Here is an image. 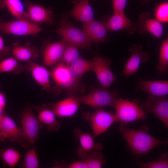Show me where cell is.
<instances>
[{
    "mask_svg": "<svg viewBox=\"0 0 168 168\" xmlns=\"http://www.w3.org/2000/svg\"><path fill=\"white\" fill-rule=\"evenodd\" d=\"M92 61L86 60L80 56L68 65V68L72 75L76 79L81 80L85 74L92 71Z\"/></svg>",
    "mask_w": 168,
    "mask_h": 168,
    "instance_id": "484cf974",
    "label": "cell"
},
{
    "mask_svg": "<svg viewBox=\"0 0 168 168\" xmlns=\"http://www.w3.org/2000/svg\"><path fill=\"white\" fill-rule=\"evenodd\" d=\"M68 168H87L84 160L74 161L67 166Z\"/></svg>",
    "mask_w": 168,
    "mask_h": 168,
    "instance_id": "8d00e7d4",
    "label": "cell"
},
{
    "mask_svg": "<svg viewBox=\"0 0 168 168\" xmlns=\"http://www.w3.org/2000/svg\"><path fill=\"white\" fill-rule=\"evenodd\" d=\"M20 167L25 168H38L39 167L38 156L35 149L32 147L24 155V160Z\"/></svg>",
    "mask_w": 168,
    "mask_h": 168,
    "instance_id": "1f68e13d",
    "label": "cell"
},
{
    "mask_svg": "<svg viewBox=\"0 0 168 168\" xmlns=\"http://www.w3.org/2000/svg\"><path fill=\"white\" fill-rule=\"evenodd\" d=\"M84 160L86 164L87 168H100L106 163L103 154L97 151L88 154Z\"/></svg>",
    "mask_w": 168,
    "mask_h": 168,
    "instance_id": "4dcf8cb0",
    "label": "cell"
},
{
    "mask_svg": "<svg viewBox=\"0 0 168 168\" xmlns=\"http://www.w3.org/2000/svg\"><path fill=\"white\" fill-rule=\"evenodd\" d=\"M78 0H72V2L74 3H76V2H77V1ZM92 0V1H95V0Z\"/></svg>",
    "mask_w": 168,
    "mask_h": 168,
    "instance_id": "b9f144b4",
    "label": "cell"
},
{
    "mask_svg": "<svg viewBox=\"0 0 168 168\" xmlns=\"http://www.w3.org/2000/svg\"><path fill=\"white\" fill-rule=\"evenodd\" d=\"M6 104V99L4 94L0 92V107L4 109Z\"/></svg>",
    "mask_w": 168,
    "mask_h": 168,
    "instance_id": "74e56055",
    "label": "cell"
},
{
    "mask_svg": "<svg viewBox=\"0 0 168 168\" xmlns=\"http://www.w3.org/2000/svg\"><path fill=\"white\" fill-rule=\"evenodd\" d=\"M11 51L13 57L17 60L25 62L30 60H35L39 57L38 48L31 45L29 42L24 45L18 42L14 43Z\"/></svg>",
    "mask_w": 168,
    "mask_h": 168,
    "instance_id": "44dd1931",
    "label": "cell"
},
{
    "mask_svg": "<svg viewBox=\"0 0 168 168\" xmlns=\"http://www.w3.org/2000/svg\"><path fill=\"white\" fill-rule=\"evenodd\" d=\"M2 115L0 116V124L1 122Z\"/></svg>",
    "mask_w": 168,
    "mask_h": 168,
    "instance_id": "7bdbcfd3",
    "label": "cell"
},
{
    "mask_svg": "<svg viewBox=\"0 0 168 168\" xmlns=\"http://www.w3.org/2000/svg\"><path fill=\"white\" fill-rule=\"evenodd\" d=\"M24 5L26 8L29 21L39 26L44 24L51 25L55 24L53 7L46 8L30 1L25 3Z\"/></svg>",
    "mask_w": 168,
    "mask_h": 168,
    "instance_id": "8fae6325",
    "label": "cell"
},
{
    "mask_svg": "<svg viewBox=\"0 0 168 168\" xmlns=\"http://www.w3.org/2000/svg\"><path fill=\"white\" fill-rule=\"evenodd\" d=\"M105 21L108 31L125 30L129 35L136 31V24L131 21L124 12H114L106 21Z\"/></svg>",
    "mask_w": 168,
    "mask_h": 168,
    "instance_id": "d6986e66",
    "label": "cell"
},
{
    "mask_svg": "<svg viewBox=\"0 0 168 168\" xmlns=\"http://www.w3.org/2000/svg\"><path fill=\"white\" fill-rule=\"evenodd\" d=\"M44 30L27 20L16 19L4 21L0 16V32L2 34L19 36L35 35Z\"/></svg>",
    "mask_w": 168,
    "mask_h": 168,
    "instance_id": "8992f818",
    "label": "cell"
},
{
    "mask_svg": "<svg viewBox=\"0 0 168 168\" xmlns=\"http://www.w3.org/2000/svg\"><path fill=\"white\" fill-rule=\"evenodd\" d=\"M131 55L126 63L121 75L127 78L136 74L142 63L147 61L149 54L143 50V46L139 44H132L129 48Z\"/></svg>",
    "mask_w": 168,
    "mask_h": 168,
    "instance_id": "4fadbf2b",
    "label": "cell"
},
{
    "mask_svg": "<svg viewBox=\"0 0 168 168\" xmlns=\"http://www.w3.org/2000/svg\"><path fill=\"white\" fill-rule=\"evenodd\" d=\"M25 68L30 72L33 79L47 91L51 90L49 71L44 67L30 60L26 62Z\"/></svg>",
    "mask_w": 168,
    "mask_h": 168,
    "instance_id": "ffe728a7",
    "label": "cell"
},
{
    "mask_svg": "<svg viewBox=\"0 0 168 168\" xmlns=\"http://www.w3.org/2000/svg\"><path fill=\"white\" fill-rule=\"evenodd\" d=\"M73 133L75 138L78 139L80 146L76 150L78 156L84 160L87 155L94 151H100L103 148L101 144L96 142L93 137L90 134L84 132L77 128H75Z\"/></svg>",
    "mask_w": 168,
    "mask_h": 168,
    "instance_id": "9a60e30c",
    "label": "cell"
},
{
    "mask_svg": "<svg viewBox=\"0 0 168 168\" xmlns=\"http://www.w3.org/2000/svg\"><path fill=\"white\" fill-rule=\"evenodd\" d=\"M138 90L149 95L164 96L168 94L167 81L140 80L138 83Z\"/></svg>",
    "mask_w": 168,
    "mask_h": 168,
    "instance_id": "7402d4cb",
    "label": "cell"
},
{
    "mask_svg": "<svg viewBox=\"0 0 168 168\" xmlns=\"http://www.w3.org/2000/svg\"><path fill=\"white\" fill-rule=\"evenodd\" d=\"M118 96L117 91L108 90L102 87L96 88L87 95L76 96L80 103L98 109L106 106L114 108Z\"/></svg>",
    "mask_w": 168,
    "mask_h": 168,
    "instance_id": "5b68a950",
    "label": "cell"
},
{
    "mask_svg": "<svg viewBox=\"0 0 168 168\" xmlns=\"http://www.w3.org/2000/svg\"><path fill=\"white\" fill-rule=\"evenodd\" d=\"M20 158L19 152L13 148H9L5 150H0V161L9 167L15 166Z\"/></svg>",
    "mask_w": 168,
    "mask_h": 168,
    "instance_id": "83f0119b",
    "label": "cell"
},
{
    "mask_svg": "<svg viewBox=\"0 0 168 168\" xmlns=\"http://www.w3.org/2000/svg\"><path fill=\"white\" fill-rule=\"evenodd\" d=\"M67 13L83 23L94 19V12L89 0H78L73 8Z\"/></svg>",
    "mask_w": 168,
    "mask_h": 168,
    "instance_id": "603a6c76",
    "label": "cell"
},
{
    "mask_svg": "<svg viewBox=\"0 0 168 168\" xmlns=\"http://www.w3.org/2000/svg\"><path fill=\"white\" fill-rule=\"evenodd\" d=\"M92 63V71L95 73L100 84L105 88L109 87L117 80L110 69L111 61L97 54L94 58Z\"/></svg>",
    "mask_w": 168,
    "mask_h": 168,
    "instance_id": "30bf717a",
    "label": "cell"
},
{
    "mask_svg": "<svg viewBox=\"0 0 168 168\" xmlns=\"http://www.w3.org/2000/svg\"><path fill=\"white\" fill-rule=\"evenodd\" d=\"M127 0H112V5L114 12H124Z\"/></svg>",
    "mask_w": 168,
    "mask_h": 168,
    "instance_id": "e575fe53",
    "label": "cell"
},
{
    "mask_svg": "<svg viewBox=\"0 0 168 168\" xmlns=\"http://www.w3.org/2000/svg\"><path fill=\"white\" fill-rule=\"evenodd\" d=\"M119 129L129 150L136 156L147 154L156 147L161 144L166 145L168 143V140H159L144 129L135 130L122 126Z\"/></svg>",
    "mask_w": 168,
    "mask_h": 168,
    "instance_id": "6da1fadb",
    "label": "cell"
},
{
    "mask_svg": "<svg viewBox=\"0 0 168 168\" xmlns=\"http://www.w3.org/2000/svg\"><path fill=\"white\" fill-rule=\"evenodd\" d=\"M38 110L37 118L39 120L46 125L50 132L58 131L60 127V123L56 119L55 114L50 109L43 106Z\"/></svg>",
    "mask_w": 168,
    "mask_h": 168,
    "instance_id": "cb8c5ba5",
    "label": "cell"
},
{
    "mask_svg": "<svg viewBox=\"0 0 168 168\" xmlns=\"http://www.w3.org/2000/svg\"><path fill=\"white\" fill-rule=\"evenodd\" d=\"M18 60L14 57L2 59L0 61V72L19 73L24 68L19 64Z\"/></svg>",
    "mask_w": 168,
    "mask_h": 168,
    "instance_id": "f1b7e54d",
    "label": "cell"
},
{
    "mask_svg": "<svg viewBox=\"0 0 168 168\" xmlns=\"http://www.w3.org/2000/svg\"><path fill=\"white\" fill-rule=\"evenodd\" d=\"M156 19L161 23L168 22V2H162L158 5L154 11Z\"/></svg>",
    "mask_w": 168,
    "mask_h": 168,
    "instance_id": "836d02e7",
    "label": "cell"
},
{
    "mask_svg": "<svg viewBox=\"0 0 168 168\" xmlns=\"http://www.w3.org/2000/svg\"><path fill=\"white\" fill-rule=\"evenodd\" d=\"M0 135L6 139H8L12 142L18 143L23 147L30 146L25 138L21 128H19L14 120L6 114L2 116Z\"/></svg>",
    "mask_w": 168,
    "mask_h": 168,
    "instance_id": "7c38bea8",
    "label": "cell"
},
{
    "mask_svg": "<svg viewBox=\"0 0 168 168\" xmlns=\"http://www.w3.org/2000/svg\"><path fill=\"white\" fill-rule=\"evenodd\" d=\"M66 43L62 40L53 43L49 41H45L42 49L44 65L50 66L59 62L63 55Z\"/></svg>",
    "mask_w": 168,
    "mask_h": 168,
    "instance_id": "5bb4252c",
    "label": "cell"
},
{
    "mask_svg": "<svg viewBox=\"0 0 168 168\" xmlns=\"http://www.w3.org/2000/svg\"><path fill=\"white\" fill-rule=\"evenodd\" d=\"M4 109L0 107V116L2 115V113Z\"/></svg>",
    "mask_w": 168,
    "mask_h": 168,
    "instance_id": "60d3db41",
    "label": "cell"
},
{
    "mask_svg": "<svg viewBox=\"0 0 168 168\" xmlns=\"http://www.w3.org/2000/svg\"><path fill=\"white\" fill-rule=\"evenodd\" d=\"M6 138L3 136L0 135V142L4 141Z\"/></svg>",
    "mask_w": 168,
    "mask_h": 168,
    "instance_id": "ab89813d",
    "label": "cell"
},
{
    "mask_svg": "<svg viewBox=\"0 0 168 168\" xmlns=\"http://www.w3.org/2000/svg\"><path fill=\"white\" fill-rule=\"evenodd\" d=\"M10 54L11 49L5 45L3 37L0 35V61Z\"/></svg>",
    "mask_w": 168,
    "mask_h": 168,
    "instance_id": "d590c367",
    "label": "cell"
},
{
    "mask_svg": "<svg viewBox=\"0 0 168 168\" xmlns=\"http://www.w3.org/2000/svg\"><path fill=\"white\" fill-rule=\"evenodd\" d=\"M150 0H140V1L141 4L142 5H144L149 2Z\"/></svg>",
    "mask_w": 168,
    "mask_h": 168,
    "instance_id": "f35d334b",
    "label": "cell"
},
{
    "mask_svg": "<svg viewBox=\"0 0 168 168\" xmlns=\"http://www.w3.org/2000/svg\"><path fill=\"white\" fill-rule=\"evenodd\" d=\"M49 72L50 77L55 83L56 88L67 91L69 96H76L84 92V85L81 80L72 75L68 65L59 62L54 65Z\"/></svg>",
    "mask_w": 168,
    "mask_h": 168,
    "instance_id": "7a4b0ae2",
    "label": "cell"
},
{
    "mask_svg": "<svg viewBox=\"0 0 168 168\" xmlns=\"http://www.w3.org/2000/svg\"><path fill=\"white\" fill-rule=\"evenodd\" d=\"M139 166L142 168H167L168 154L166 152L161 155L157 161L147 163L140 162Z\"/></svg>",
    "mask_w": 168,
    "mask_h": 168,
    "instance_id": "d6a6232c",
    "label": "cell"
},
{
    "mask_svg": "<svg viewBox=\"0 0 168 168\" xmlns=\"http://www.w3.org/2000/svg\"><path fill=\"white\" fill-rule=\"evenodd\" d=\"M136 24V31L140 34L147 31L158 39L162 36L164 29L162 23L156 19L151 18L149 12L142 13Z\"/></svg>",
    "mask_w": 168,
    "mask_h": 168,
    "instance_id": "e0dca14e",
    "label": "cell"
},
{
    "mask_svg": "<svg viewBox=\"0 0 168 168\" xmlns=\"http://www.w3.org/2000/svg\"><path fill=\"white\" fill-rule=\"evenodd\" d=\"M79 48L76 45L66 42L63 55L59 62L70 64L79 57Z\"/></svg>",
    "mask_w": 168,
    "mask_h": 168,
    "instance_id": "f546056e",
    "label": "cell"
},
{
    "mask_svg": "<svg viewBox=\"0 0 168 168\" xmlns=\"http://www.w3.org/2000/svg\"><path fill=\"white\" fill-rule=\"evenodd\" d=\"M140 106L146 114L152 113L155 114L168 128V100L165 96L149 95L146 101Z\"/></svg>",
    "mask_w": 168,
    "mask_h": 168,
    "instance_id": "9c48e42d",
    "label": "cell"
},
{
    "mask_svg": "<svg viewBox=\"0 0 168 168\" xmlns=\"http://www.w3.org/2000/svg\"><path fill=\"white\" fill-rule=\"evenodd\" d=\"M0 8H7L16 19L28 20L26 11L21 0H0Z\"/></svg>",
    "mask_w": 168,
    "mask_h": 168,
    "instance_id": "d4e9b609",
    "label": "cell"
},
{
    "mask_svg": "<svg viewBox=\"0 0 168 168\" xmlns=\"http://www.w3.org/2000/svg\"><path fill=\"white\" fill-rule=\"evenodd\" d=\"M19 119L25 138L29 145L32 146L39 137V131L43 125L30 106L21 113Z\"/></svg>",
    "mask_w": 168,
    "mask_h": 168,
    "instance_id": "52a82bcc",
    "label": "cell"
},
{
    "mask_svg": "<svg viewBox=\"0 0 168 168\" xmlns=\"http://www.w3.org/2000/svg\"><path fill=\"white\" fill-rule=\"evenodd\" d=\"M80 103L76 96L70 95L58 103L51 104L49 109L58 117H70L77 111Z\"/></svg>",
    "mask_w": 168,
    "mask_h": 168,
    "instance_id": "ac0fdd59",
    "label": "cell"
},
{
    "mask_svg": "<svg viewBox=\"0 0 168 168\" xmlns=\"http://www.w3.org/2000/svg\"><path fill=\"white\" fill-rule=\"evenodd\" d=\"M83 29L90 41L96 44L106 42L109 39L108 30L105 21L93 19L83 23Z\"/></svg>",
    "mask_w": 168,
    "mask_h": 168,
    "instance_id": "2e32d148",
    "label": "cell"
},
{
    "mask_svg": "<svg viewBox=\"0 0 168 168\" xmlns=\"http://www.w3.org/2000/svg\"><path fill=\"white\" fill-rule=\"evenodd\" d=\"M156 70L159 74H166L168 71V39L163 40L160 48Z\"/></svg>",
    "mask_w": 168,
    "mask_h": 168,
    "instance_id": "4316f807",
    "label": "cell"
},
{
    "mask_svg": "<svg viewBox=\"0 0 168 168\" xmlns=\"http://www.w3.org/2000/svg\"><path fill=\"white\" fill-rule=\"evenodd\" d=\"M114 108L115 116L120 126L125 127L128 123L146 117V114L138 104L137 101H131L127 99L119 98L117 100Z\"/></svg>",
    "mask_w": 168,
    "mask_h": 168,
    "instance_id": "277c9868",
    "label": "cell"
},
{
    "mask_svg": "<svg viewBox=\"0 0 168 168\" xmlns=\"http://www.w3.org/2000/svg\"><path fill=\"white\" fill-rule=\"evenodd\" d=\"M69 14H62L59 28L53 30L62 38V40L71 43L79 48L87 50L91 48V41L84 30L75 27L68 19Z\"/></svg>",
    "mask_w": 168,
    "mask_h": 168,
    "instance_id": "3957f363",
    "label": "cell"
},
{
    "mask_svg": "<svg viewBox=\"0 0 168 168\" xmlns=\"http://www.w3.org/2000/svg\"><path fill=\"white\" fill-rule=\"evenodd\" d=\"M82 116L90 123L94 137L105 132L114 123L117 121L115 114L101 109H97L93 113H83Z\"/></svg>",
    "mask_w": 168,
    "mask_h": 168,
    "instance_id": "ba28073f",
    "label": "cell"
}]
</instances>
